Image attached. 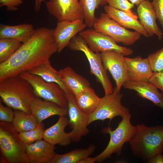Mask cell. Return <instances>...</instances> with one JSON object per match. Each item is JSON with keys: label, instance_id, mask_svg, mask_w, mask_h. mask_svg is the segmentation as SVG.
I'll list each match as a JSON object with an SVG mask.
<instances>
[{"label": "cell", "instance_id": "obj_12", "mask_svg": "<svg viewBox=\"0 0 163 163\" xmlns=\"http://www.w3.org/2000/svg\"><path fill=\"white\" fill-rule=\"evenodd\" d=\"M66 96L68 101L69 125L72 129V140L77 142L89 133L87 127L88 115L79 108L72 94L66 93Z\"/></svg>", "mask_w": 163, "mask_h": 163}, {"label": "cell", "instance_id": "obj_28", "mask_svg": "<svg viewBox=\"0 0 163 163\" xmlns=\"http://www.w3.org/2000/svg\"><path fill=\"white\" fill-rule=\"evenodd\" d=\"M82 6L83 19L89 28L93 27L97 18L95 11L100 6L105 5L107 3L106 0H79Z\"/></svg>", "mask_w": 163, "mask_h": 163}, {"label": "cell", "instance_id": "obj_6", "mask_svg": "<svg viewBox=\"0 0 163 163\" xmlns=\"http://www.w3.org/2000/svg\"><path fill=\"white\" fill-rule=\"evenodd\" d=\"M68 46L71 50L81 51L84 53L89 63L91 73L101 84L105 94L112 93L114 88L103 65L100 53L92 51L78 34L71 40Z\"/></svg>", "mask_w": 163, "mask_h": 163}, {"label": "cell", "instance_id": "obj_11", "mask_svg": "<svg viewBox=\"0 0 163 163\" xmlns=\"http://www.w3.org/2000/svg\"><path fill=\"white\" fill-rule=\"evenodd\" d=\"M100 54L104 68L111 74L115 82L117 90L120 92L124 84L129 81L124 56L114 51L103 52Z\"/></svg>", "mask_w": 163, "mask_h": 163}, {"label": "cell", "instance_id": "obj_14", "mask_svg": "<svg viewBox=\"0 0 163 163\" xmlns=\"http://www.w3.org/2000/svg\"><path fill=\"white\" fill-rule=\"evenodd\" d=\"M87 25L83 19L58 21L53 34L57 44V52L60 53L68 46L71 40L85 30Z\"/></svg>", "mask_w": 163, "mask_h": 163}, {"label": "cell", "instance_id": "obj_32", "mask_svg": "<svg viewBox=\"0 0 163 163\" xmlns=\"http://www.w3.org/2000/svg\"><path fill=\"white\" fill-rule=\"evenodd\" d=\"M147 58L153 72L163 71V46L156 52L149 55Z\"/></svg>", "mask_w": 163, "mask_h": 163}, {"label": "cell", "instance_id": "obj_29", "mask_svg": "<svg viewBox=\"0 0 163 163\" xmlns=\"http://www.w3.org/2000/svg\"><path fill=\"white\" fill-rule=\"evenodd\" d=\"M22 44V43L15 39H0V63L9 59Z\"/></svg>", "mask_w": 163, "mask_h": 163}, {"label": "cell", "instance_id": "obj_30", "mask_svg": "<svg viewBox=\"0 0 163 163\" xmlns=\"http://www.w3.org/2000/svg\"><path fill=\"white\" fill-rule=\"evenodd\" d=\"M44 130V125L42 123L33 129L19 133V134L21 140L27 145L42 139Z\"/></svg>", "mask_w": 163, "mask_h": 163}, {"label": "cell", "instance_id": "obj_9", "mask_svg": "<svg viewBox=\"0 0 163 163\" xmlns=\"http://www.w3.org/2000/svg\"><path fill=\"white\" fill-rule=\"evenodd\" d=\"M96 30L107 35L117 43L126 45L134 44L139 40L141 34L135 31L129 30L110 18L105 13H101L93 26Z\"/></svg>", "mask_w": 163, "mask_h": 163}, {"label": "cell", "instance_id": "obj_27", "mask_svg": "<svg viewBox=\"0 0 163 163\" xmlns=\"http://www.w3.org/2000/svg\"><path fill=\"white\" fill-rule=\"evenodd\" d=\"M14 113L12 123L14 129L18 133L31 130L39 124L36 119L31 114H28L18 110Z\"/></svg>", "mask_w": 163, "mask_h": 163}, {"label": "cell", "instance_id": "obj_24", "mask_svg": "<svg viewBox=\"0 0 163 163\" xmlns=\"http://www.w3.org/2000/svg\"><path fill=\"white\" fill-rule=\"evenodd\" d=\"M28 72L40 77L46 82L57 84L66 94L71 93L61 78L59 71L52 67L50 60L33 68Z\"/></svg>", "mask_w": 163, "mask_h": 163}, {"label": "cell", "instance_id": "obj_4", "mask_svg": "<svg viewBox=\"0 0 163 163\" xmlns=\"http://www.w3.org/2000/svg\"><path fill=\"white\" fill-rule=\"evenodd\" d=\"M0 163H29L26 145L11 123L0 122Z\"/></svg>", "mask_w": 163, "mask_h": 163}, {"label": "cell", "instance_id": "obj_22", "mask_svg": "<svg viewBox=\"0 0 163 163\" xmlns=\"http://www.w3.org/2000/svg\"><path fill=\"white\" fill-rule=\"evenodd\" d=\"M35 30L33 25L30 24L10 25L1 24L0 39H13L24 43L31 37Z\"/></svg>", "mask_w": 163, "mask_h": 163}, {"label": "cell", "instance_id": "obj_13", "mask_svg": "<svg viewBox=\"0 0 163 163\" xmlns=\"http://www.w3.org/2000/svg\"><path fill=\"white\" fill-rule=\"evenodd\" d=\"M46 7L49 14L58 21L83 19L79 0H49L46 2Z\"/></svg>", "mask_w": 163, "mask_h": 163}, {"label": "cell", "instance_id": "obj_34", "mask_svg": "<svg viewBox=\"0 0 163 163\" xmlns=\"http://www.w3.org/2000/svg\"><path fill=\"white\" fill-rule=\"evenodd\" d=\"M149 81L160 89L163 95V71L153 72Z\"/></svg>", "mask_w": 163, "mask_h": 163}, {"label": "cell", "instance_id": "obj_18", "mask_svg": "<svg viewBox=\"0 0 163 163\" xmlns=\"http://www.w3.org/2000/svg\"><path fill=\"white\" fill-rule=\"evenodd\" d=\"M30 109L31 114L36 119L39 124L52 116L58 115L60 117L68 114V108L37 97L31 102Z\"/></svg>", "mask_w": 163, "mask_h": 163}, {"label": "cell", "instance_id": "obj_25", "mask_svg": "<svg viewBox=\"0 0 163 163\" xmlns=\"http://www.w3.org/2000/svg\"><path fill=\"white\" fill-rule=\"evenodd\" d=\"M75 97L76 103L79 108L88 116L95 110L101 98L91 86Z\"/></svg>", "mask_w": 163, "mask_h": 163}, {"label": "cell", "instance_id": "obj_39", "mask_svg": "<svg viewBox=\"0 0 163 163\" xmlns=\"http://www.w3.org/2000/svg\"><path fill=\"white\" fill-rule=\"evenodd\" d=\"M44 1V0H35L34 8L36 12H38L40 10L42 3Z\"/></svg>", "mask_w": 163, "mask_h": 163}, {"label": "cell", "instance_id": "obj_31", "mask_svg": "<svg viewBox=\"0 0 163 163\" xmlns=\"http://www.w3.org/2000/svg\"><path fill=\"white\" fill-rule=\"evenodd\" d=\"M108 5L124 11L132 18L138 20V17L133 13L131 9L134 5L127 0H106Z\"/></svg>", "mask_w": 163, "mask_h": 163}, {"label": "cell", "instance_id": "obj_35", "mask_svg": "<svg viewBox=\"0 0 163 163\" xmlns=\"http://www.w3.org/2000/svg\"><path fill=\"white\" fill-rule=\"evenodd\" d=\"M24 0H0V7L5 6L8 11H15Z\"/></svg>", "mask_w": 163, "mask_h": 163}, {"label": "cell", "instance_id": "obj_19", "mask_svg": "<svg viewBox=\"0 0 163 163\" xmlns=\"http://www.w3.org/2000/svg\"><path fill=\"white\" fill-rule=\"evenodd\" d=\"M125 89L133 90L141 97L152 102L163 110V95L152 83L148 82L128 81L123 85Z\"/></svg>", "mask_w": 163, "mask_h": 163}, {"label": "cell", "instance_id": "obj_16", "mask_svg": "<svg viewBox=\"0 0 163 163\" xmlns=\"http://www.w3.org/2000/svg\"><path fill=\"white\" fill-rule=\"evenodd\" d=\"M129 81L148 82L153 73L147 58H142L140 56L133 58L124 56Z\"/></svg>", "mask_w": 163, "mask_h": 163}, {"label": "cell", "instance_id": "obj_1", "mask_svg": "<svg viewBox=\"0 0 163 163\" xmlns=\"http://www.w3.org/2000/svg\"><path fill=\"white\" fill-rule=\"evenodd\" d=\"M57 51L53 29L37 28L11 57L0 63V82L47 62Z\"/></svg>", "mask_w": 163, "mask_h": 163}, {"label": "cell", "instance_id": "obj_20", "mask_svg": "<svg viewBox=\"0 0 163 163\" xmlns=\"http://www.w3.org/2000/svg\"><path fill=\"white\" fill-rule=\"evenodd\" d=\"M69 120L65 116H60L57 122L50 127L45 130L43 139L55 145L59 144L66 146L72 141V133L66 132L65 129L69 125Z\"/></svg>", "mask_w": 163, "mask_h": 163}, {"label": "cell", "instance_id": "obj_8", "mask_svg": "<svg viewBox=\"0 0 163 163\" xmlns=\"http://www.w3.org/2000/svg\"><path fill=\"white\" fill-rule=\"evenodd\" d=\"M123 97V95L117 91L116 87L112 93L105 94L101 98L95 110L88 116V125L99 120L103 121L108 119L110 122L116 117L120 116L122 118L129 113V109L121 103Z\"/></svg>", "mask_w": 163, "mask_h": 163}, {"label": "cell", "instance_id": "obj_26", "mask_svg": "<svg viewBox=\"0 0 163 163\" xmlns=\"http://www.w3.org/2000/svg\"><path fill=\"white\" fill-rule=\"evenodd\" d=\"M95 147L91 145L86 149H78L62 154H56L50 163H78L82 159L90 156Z\"/></svg>", "mask_w": 163, "mask_h": 163}, {"label": "cell", "instance_id": "obj_3", "mask_svg": "<svg viewBox=\"0 0 163 163\" xmlns=\"http://www.w3.org/2000/svg\"><path fill=\"white\" fill-rule=\"evenodd\" d=\"M0 96L8 107L31 114L30 105L36 97L30 84L19 75L0 82Z\"/></svg>", "mask_w": 163, "mask_h": 163}, {"label": "cell", "instance_id": "obj_15", "mask_svg": "<svg viewBox=\"0 0 163 163\" xmlns=\"http://www.w3.org/2000/svg\"><path fill=\"white\" fill-rule=\"evenodd\" d=\"M137 11L139 22L149 37L155 35L159 40H161L163 34L156 22L157 17L152 2L144 0L138 6Z\"/></svg>", "mask_w": 163, "mask_h": 163}, {"label": "cell", "instance_id": "obj_33", "mask_svg": "<svg viewBox=\"0 0 163 163\" xmlns=\"http://www.w3.org/2000/svg\"><path fill=\"white\" fill-rule=\"evenodd\" d=\"M8 107H5L0 103V121L12 123L14 113Z\"/></svg>", "mask_w": 163, "mask_h": 163}, {"label": "cell", "instance_id": "obj_17", "mask_svg": "<svg viewBox=\"0 0 163 163\" xmlns=\"http://www.w3.org/2000/svg\"><path fill=\"white\" fill-rule=\"evenodd\" d=\"M29 163H50L56 153L55 145L44 139L26 145Z\"/></svg>", "mask_w": 163, "mask_h": 163}, {"label": "cell", "instance_id": "obj_40", "mask_svg": "<svg viewBox=\"0 0 163 163\" xmlns=\"http://www.w3.org/2000/svg\"><path fill=\"white\" fill-rule=\"evenodd\" d=\"M134 5L138 6L140 5L144 0H129Z\"/></svg>", "mask_w": 163, "mask_h": 163}, {"label": "cell", "instance_id": "obj_7", "mask_svg": "<svg viewBox=\"0 0 163 163\" xmlns=\"http://www.w3.org/2000/svg\"><path fill=\"white\" fill-rule=\"evenodd\" d=\"M19 75L30 84L36 97L68 108L66 93L57 84L46 82L40 77L28 72H23Z\"/></svg>", "mask_w": 163, "mask_h": 163}, {"label": "cell", "instance_id": "obj_37", "mask_svg": "<svg viewBox=\"0 0 163 163\" xmlns=\"http://www.w3.org/2000/svg\"><path fill=\"white\" fill-rule=\"evenodd\" d=\"M147 162L149 163H163V155L162 153L155 155Z\"/></svg>", "mask_w": 163, "mask_h": 163}, {"label": "cell", "instance_id": "obj_10", "mask_svg": "<svg viewBox=\"0 0 163 163\" xmlns=\"http://www.w3.org/2000/svg\"><path fill=\"white\" fill-rule=\"evenodd\" d=\"M78 34L89 48L96 53L114 51L125 56L130 55L133 52V49L118 45L111 37L94 28L84 30Z\"/></svg>", "mask_w": 163, "mask_h": 163}, {"label": "cell", "instance_id": "obj_38", "mask_svg": "<svg viewBox=\"0 0 163 163\" xmlns=\"http://www.w3.org/2000/svg\"><path fill=\"white\" fill-rule=\"evenodd\" d=\"M95 162L96 159L95 157H91L89 156L82 159L78 163H94Z\"/></svg>", "mask_w": 163, "mask_h": 163}, {"label": "cell", "instance_id": "obj_23", "mask_svg": "<svg viewBox=\"0 0 163 163\" xmlns=\"http://www.w3.org/2000/svg\"><path fill=\"white\" fill-rule=\"evenodd\" d=\"M104 8L105 13L110 18L125 28L133 29L145 37H149L138 20L132 18L124 11L109 5H104Z\"/></svg>", "mask_w": 163, "mask_h": 163}, {"label": "cell", "instance_id": "obj_2", "mask_svg": "<svg viewBox=\"0 0 163 163\" xmlns=\"http://www.w3.org/2000/svg\"><path fill=\"white\" fill-rule=\"evenodd\" d=\"M136 126L135 133L128 142L130 148L135 157L147 162L163 152V125Z\"/></svg>", "mask_w": 163, "mask_h": 163}, {"label": "cell", "instance_id": "obj_21", "mask_svg": "<svg viewBox=\"0 0 163 163\" xmlns=\"http://www.w3.org/2000/svg\"><path fill=\"white\" fill-rule=\"evenodd\" d=\"M59 72L67 88L75 97L90 87L87 79L77 74L69 66L60 70Z\"/></svg>", "mask_w": 163, "mask_h": 163}, {"label": "cell", "instance_id": "obj_5", "mask_svg": "<svg viewBox=\"0 0 163 163\" xmlns=\"http://www.w3.org/2000/svg\"><path fill=\"white\" fill-rule=\"evenodd\" d=\"M131 118L129 113L122 117L121 121L114 130H112L109 126L102 129V133L109 134L110 139L104 150L95 157L96 162H103L114 154L118 155L121 154L123 145L129 142L136 132V126L131 123Z\"/></svg>", "mask_w": 163, "mask_h": 163}, {"label": "cell", "instance_id": "obj_36", "mask_svg": "<svg viewBox=\"0 0 163 163\" xmlns=\"http://www.w3.org/2000/svg\"><path fill=\"white\" fill-rule=\"evenodd\" d=\"M157 19L163 29V0H153L152 2Z\"/></svg>", "mask_w": 163, "mask_h": 163}]
</instances>
